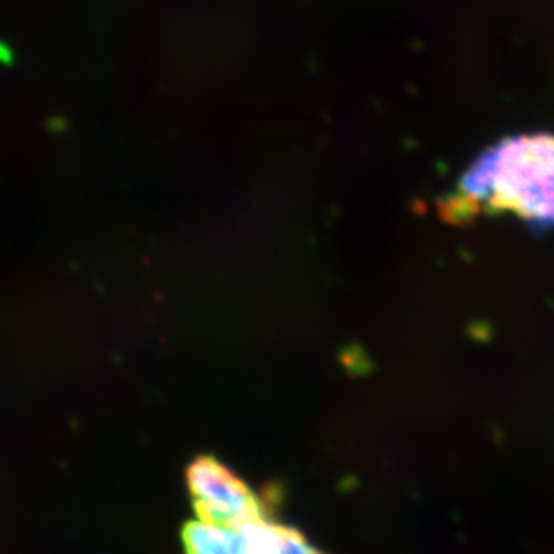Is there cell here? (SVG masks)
<instances>
[{
  "mask_svg": "<svg viewBox=\"0 0 554 554\" xmlns=\"http://www.w3.org/2000/svg\"><path fill=\"white\" fill-rule=\"evenodd\" d=\"M461 198L468 207L509 211L536 227H554V135L499 142L468 171Z\"/></svg>",
  "mask_w": 554,
  "mask_h": 554,
  "instance_id": "6da1fadb",
  "label": "cell"
},
{
  "mask_svg": "<svg viewBox=\"0 0 554 554\" xmlns=\"http://www.w3.org/2000/svg\"><path fill=\"white\" fill-rule=\"evenodd\" d=\"M188 488L198 520L240 529L266 518L265 502L245 482L212 457H198L188 468Z\"/></svg>",
  "mask_w": 554,
  "mask_h": 554,
  "instance_id": "7a4b0ae2",
  "label": "cell"
}]
</instances>
